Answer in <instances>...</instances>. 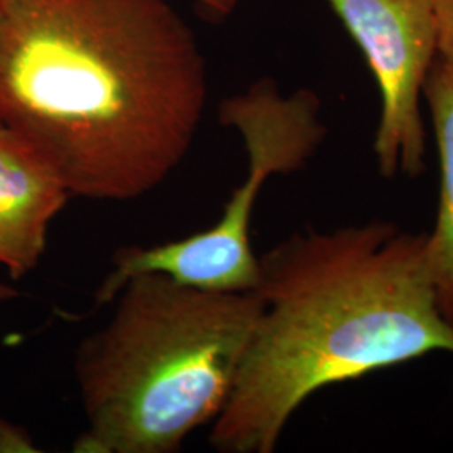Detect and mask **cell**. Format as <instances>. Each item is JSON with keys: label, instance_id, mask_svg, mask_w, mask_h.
I'll list each match as a JSON object with an SVG mask.
<instances>
[{"label": "cell", "instance_id": "cell-1", "mask_svg": "<svg viewBox=\"0 0 453 453\" xmlns=\"http://www.w3.org/2000/svg\"><path fill=\"white\" fill-rule=\"evenodd\" d=\"M207 65L168 0H0V118L71 196L134 200L194 145Z\"/></svg>", "mask_w": 453, "mask_h": 453}, {"label": "cell", "instance_id": "cell-2", "mask_svg": "<svg viewBox=\"0 0 453 453\" xmlns=\"http://www.w3.org/2000/svg\"><path fill=\"white\" fill-rule=\"evenodd\" d=\"M254 292L259 319L211 421L217 452H274L316 391L434 351L453 353L426 234L387 222L294 234L259 257Z\"/></svg>", "mask_w": 453, "mask_h": 453}, {"label": "cell", "instance_id": "cell-3", "mask_svg": "<svg viewBox=\"0 0 453 453\" xmlns=\"http://www.w3.org/2000/svg\"><path fill=\"white\" fill-rule=\"evenodd\" d=\"M108 323L82 340L74 372L88 428L80 453H175L215 420L260 316L254 291H207L134 275Z\"/></svg>", "mask_w": 453, "mask_h": 453}, {"label": "cell", "instance_id": "cell-4", "mask_svg": "<svg viewBox=\"0 0 453 453\" xmlns=\"http://www.w3.org/2000/svg\"><path fill=\"white\" fill-rule=\"evenodd\" d=\"M219 118L242 136L249 157L245 181L211 228L175 242L116 252L113 269L95 294L96 306L113 303L128 279L145 273H162L207 291L256 289L259 257L252 250L250 222L257 196L273 175L303 168L321 145L326 130L319 99L308 89L284 96L275 82L264 80L242 95L226 97Z\"/></svg>", "mask_w": 453, "mask_h": 453}, {"label": "cell", "instance_id": "cell-5", "mask_svg": "<svg viewBox=\"0 0 453 453\" xmlns=\"http://www.w3.org/2000/svg\"><path fill=\"white\" fill-rule=\"evenodd\" d=\"M365 54L381 95L374 155L381 173L425 165L420 99L437 59V0H326Z\"/></svg>", "mask_w": 453, "mask_h": 453}, {"label": "cell", "instance_id": "cell-6", "mask_svg": "<svg viewBox=\"0 0 453 453\" xmlns=\"http://www.w3.org/2000/svg\"><path fill=\"white\" fill-rule=\"evenodd\" d=\"M71 195L41 153L16 131L0 128V267L12 279L42 259L50 222Z\"/></svg>", "mask_w": 453, "mask_h": 453}, {"label": "cell", "instance_id": "cell-7", "mask_svg": "<svg viewBox=\"0 0 453 453\" xmlns=\"http://www.w3.org/2000/svg\"><path fill=\"white\" fill-rule=\"evenodd\" d=\"M423 95L432 113L441 170L437 222L426 234V250L438 308L453 324V69L438 58L428 71Z\"/></svg>", "mask_w": 453, "mask_h": 453}, {"label": "cell", "instance_id": "cell-8", "mask_svg": "<svg viewBox=\"0 0 453 453\" xmlns=\"http://www.w3.org/2000/svg\"><path fill=\"white\" fill-rule=\"evenodd\" d=\"M437 58L453 69V0H437Z\"/></svg>", "mask_w": 453, "mask_h": 453}, {"label": "cell", "instance_id": "cell-9", "mask_svg": "<svg viewBox=\"0 0 453 453\" xmlns=\"http://www.w3.org/2000/svg\"><path fill=\"white\" fill-rule=\"evenodd\" d=\"M41 452L33 435L16 423L0 418V453Z\"/></svg>", "mask_w": 453, "mask_h": 453}, {"label": "cell", "instance_id": "cell-10", "mask_svg": "<svg viewBox=\"0 0 453 453\" xmlns=\"http://www.w3.org/2000/svg\"><path fill=\"white\" fill-rule=\"evenodd\" d=\"M202 5H205L209 11L217 16H226L230 14L232 9L235 7L237 0H198Z\"/></svg>", "mask_w": 453, "mask_h": 453}, {"label": "cell", "instance_id": "cell-11", "mask_svg": "<svg viewBox=\"0 0 453 453\" xmlns=\"http://www.w3.org/2000/svg\"><path fill=\"white\" fill-rule=\"evenodd\" d=\"M19 297V291L0 279V306Z\"/></svg>", "mask_w": 453, "mask_h": 453}, {"label": "cell", "instance_id": "cell-12", "mask_svg": "<svg viewBox=\"0 0 453 453\" xmlns=\"http://www.w3.org/2000/svg\"><path fill=\"white\" fill-rule=\"evenodd\" d=\"M2 127H4V123H2V118H0V128H2Z\"/></svg>", "mask_w": 453, "mask_h": 453}]
</instances>
